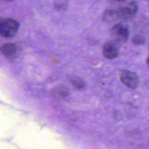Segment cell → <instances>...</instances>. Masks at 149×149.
<instances>
[{
    "mask_svg": "<svg viewBox=\"0 0 149 149\" xmlns=\"http://www.w3.org/2000/svg\"><path fill=\"white\" fill-rule=\"evenodd\" d=\"M19 23L12 18H0V36L3 38H12L17 34Z\"/></svg>",
    "mask_w": 149,
    "mask_h": 149,
    "instance_id": "6da1fadb",
    "label": "cell"
},
{
    "mask_svg": "<svg viewBox=\"0 0 149 149\" xmlns=\"http://www.w3.org/2000/svg\"><path fill=\"white\" fill-rule=\"evenodd\" d=\"M120 42L116 39L106 41L102 48L103 56L107 59H113L118 56Z\"/></svg>",
    "mask_w": 149,
    "mask_h": 149,
    "instance_id": "7a4b0ae2",
    "label": "cell"
},
{
    "mask_svg": "<svg viewBox=\"0 0 149 149\" xmlns=\"http://www.w3.org/2000/svg\"><path fill=\"white\" fill-rule=\"evenodd\" d=\"M119 20L127 19L133 16L138 10L137 2L133 0L125 5L115 8Z\"/></svg>",
    "mask_w": 149,
    "mask_h": 149,
    "instance_id": "3957f363",
    "label": "cell"
},
{
    "mask_svg": "<svg viewBox=\"0 0 149 149\" xmlns=\"http://www.w3.org/2000/svg\"><path fill=\"white\" fill-rule=\"evenodd\" d=\"M120 80L122 83L130 88H136L139 84L137 76L133 72L129 70H123L120 73Z\"/></svg>",
    "mask_w": 149,
    "mask_h": 149,
    "instance_id": "277c9868",
    "label": "cell"
},
{
    "mask_svg": "<svg viewBox=\"0 0 149 149\" xmlns=\"http://www.w3.org/2000/svg\"><path fill=\"white\" fill-rule=\"evenodd\" d=\"M111 34L119 42H125L129 37V30L127 26L121 23L115 24L110 29Z\"/></svg>",
    "mask_w": 149,
    "mask_h": 149,
    "instance_id": "5b68a950",
    "label": "cell"
},
{
    "mask_svg": "<svg viewBox=\"0 0 149 149\" xmlns=\"http://www.w3.org/2000/svg\"><path fill=\"white\" fill-rule=\"evenodd\" d=\"M1 51L6 58L12 61L17 56L19 53V49L16 44L7 43L1 47Z\"/></svg>",
    "mask_w": 149,
    "mask_h": 149,
    "instance_id": "8992f818",
    "label": "cell"
},
{
    "mask_svg": "<svg viewBox=\"0 0 149 149\" xmlns=\"http://www.w3.org/2000/svg\"><path fill=\"white\" fill-rule=\"evenodd\" d=\"M102 20L105 22L112 23L118 20L115 8H108L102 14Z\"/></svg>",
    "mask_w": 149,
    "mask_h": 149,
    "instance_id": "52a82bcc",
    "label": "cell"
},
{
    "mask_svg": "<svg viewBox=\"0 0 149 149\" xmlns=\"http://www.w3.org/2000/svg\"><path fill=\"white\" fill-rule=\"evenodd\" d=\"M71 83L76 88L83 90L86 88V84L85 82L80 78L78 77H73L70 80Z\"/></svg>",
    "mask_w": 149,
    "mask_h": 149,
    "instance_id": "ba28073f",
    "label": "cell"
},
{
    "mask_svg": "<svg viewBox=\"0 0 149 149\" xmlns=\"http://www.w3.org/2000/svg\"><path fill=\"white\" fill-rule=\"evenodd\" d=\"M131 41L134 45H142L144 44L146 40L143 36L140 34H136L132 37L131 39Z\"/></svg>",
    "mask_w": 149,
    "mask_h": 149,
    "instance_id": "9c48e42d",
    "label": "cell"
},
{
    "mask_svg": "<svg viewBox=\"0 0 149 149\" xmlns=\"http://www.w3.org/2000/svg\"><path fill=\"white\" fill-rule=\"evenodd\" d=\"M55 8L59 10H62L67 8V2L65 0H56L54 2Z\"/></svg>",
    "mask_w": 149,
    "mask_h": 149,
    "instance_id": "30bf717a",
    "label": "cell"
},
{
    "mask_svg": "<svg viewBox=\"0 0 149 149\" xmlns=\"http://www.w3.org/2000/svg\"><path fill=\"white\" fill-rule=\"evenodd\" d=\"M147 65H148V67H149V56H148V58H147Z\"/></svg>",
    "mask_w": 149,
    "mask_h": 149,
    "instance_id": "8fae6325",
    "label": "cell"
},
{
    "mask_svg": "<svg viewBox=\"0 0 149 149\" xmlns=\"http://www.w3.org/2000/svg\"><path fill=\"white\" fill-rule=\"evenodd\" d=\"M113 1H117V2H122V1H126V0H113Z\"/></svg>",
    "mask_w": 149,
    "mask_h": 149,
    "instance_id": "7c38bea8",
    "label": "cell"
},
{
    "mask_svg": "<svg viewBox=\"0 0 149 149\" xmlns=\"http://www.w3.org/2000/svg\"><path fill=\"white\" fill-rule=\"evenodd\" d=\"M8 1H10V0H8Z\"/></svg>",
    "mask_w": 149,
    "mask_h": 149,
    "instance_id": "4fadbf2b",
    "label": "cell"
},
{
    "mask_svg": "<svg viewBox=\"0 0 149 149\" xmlns=\"http://www.w3.org/2000/svg\"><path fill=\"white\" fill-rule=\"evenodd\" d=\"M148 1H149V0H148Z\"/></svg>",
    "mask_w": 149,
    "mask_h": 149,
    "instance_id": "5bb4252c",
    "label": "cell"
}]
</instances>
